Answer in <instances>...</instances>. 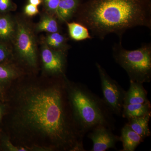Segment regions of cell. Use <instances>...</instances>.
Instances as JSON below:
<instances>
[{
  "label": "cell",
  "mask_w": 151,
  "mask_h": 151,
  "mask_svg": "<svg viewBox=\"0 0 151 151\" xmlns=\"http://www.w3.org/2000/svg\"><path fill=\"white\" fill-rule=\"evenodd\" d=\"M151 8L149 0H90L79 11L78 21L101 39L113 33L122 39L130 28L151 29Z\"/></svg>",
  "instance_id": "obj_2"
},
{
  "label": "cell",
  "mask_w": 151,
  "mask_h": 151,
  "mask_svg": "<svg viewBox=\"0 0 151 151\" xmlns=\"http://www.w3.org/2000/svg\"><path fill=\"white\" fill-rule=\"evenodd\" d=\"M42 41L50 48L55 50L66 52L69 48L67 38L59 32L49 33Z\"/></svg>",
  "instance_id": "obj_18"
},
{
  "label": "cell",
  "mask_w": 151,
  "mask_h": 151,
  "mask_svg": "<svg viewBox=\"0 0 151 151\" xmlns=\"http://www.w3.org/2000/svg\"><path fill=\"white\" fill-rule=\"evenodd\" d=\"M25 73L14 62L0 64V85L6 87Z\"/></svg>",
  "instance_id": "obj_10"
},
{
  "label": "cell",
  "mask_w": 151,
  "mask_h": 151,
  "mask_svg": "<svg viewBox=\"0 0 151 151\" xmlns=\"http://www.w3.org/2000/svg\"><path fill=\"white\" fill-rule=\"evenodd\" d=\"M130 87L126 92L124 97V105L143 104L148 103L147 91L142 83L130 80Z\"/></svg>",
  "instance_id": "obj_9"
},
{
  "label": "cell",
  "mask_w": 151,
  "mask_h": 151,
  "mask_svg": "<svg viewBox=\"0 0 151 151\" xmlns=\"http://www.w3.org/2000/svg\"><path fill=\"white\" fill-rule=\"evenodd\" d=\"M1 130H0V139H1Z\"/></svg>",
  "instance_id": "obj_27"
},
{
  "label": "cell",
  "mask_w": 151,
  "mask_h": 151,
  "mask_svg": "<svg viewBox=\"0 0 151 151\" xmlns=\"http://www.w3.org/2000/svg\"><path fill=\"white\" fill-rule=\"evenodd\" d=\"M150 117L151 114H148L142 117L132 118L128 120L129 122L127 124L144 139L151 135L149 125Z\"/></svg>",
  "instance_id": "obj_15"
},
{
  "label": "cell",
  "mask_w": 151,
  "mask_h": 151,
  "mask_svg": "<svg viewBox=\"0 0 151 151\" xmlns=\"http://www.w3.org/2000/svg\"><path fill=\"white\" fill-rule=\"evenodd\" d=\"M96 66L101 80L103 100L112 113L121 116L126 91L109 76L99 63H96Z\"/></svg>",
  "instance_id": "obj_6"
},
{
  "label": "cell",
  "mask_w": 151,
  "mask_h": 151,
  "mask_svg": "<svg viewBox=\"0 0 151 151\" xmlns=\"http://www.w3.org/2000/svg\"><path fill=\"white\" fill-rule=\"evenodd\" d=\"M113 47L116 62L126 70L130 80L139 83H149L151 79V45L145 43L134 50L123 47L122 39Z\"/></svg>",
  "instance_id": "obj_4"
},
{
  "label": "cell",
  "mask_w": 151,
  "mask_h": 151,
  "mask_svg": "<svg viewBox=\"0 0 151 151\" xmlns=\"http://www.w3.org/2000/svg\"><path fill=\"white\" fill-rule=\"evenodd\" d=\"M29 4L38 6L42 4V0H28Z\"/></svg>",
  "instance_id": "obj_26"
},
{
  "label": "cell",
  "mask_w": 151,
  "mask_h": 151,
  "mask_svg": "<svg viewBox=\"0 0 151 151\" xmlns=\"http://www.w3.org/2000/svg\"><path fill=\"white\" fill-rule=\"evenodd\" d=\"M25 73L6 87L0 130L28 151H84V134L76 122L66 76Z\"/></svg>",
  "instance_id": "obj_1"
},
{
  "label": "cell",
  "mask_w": 151,
  "mask_h": 151,
  "mask_svg": "<svg viewBox=\"0 0 151 151\" xmlns=\"http://www.w3.org/2000/svg\"><path fill=\"white\" fill-rule=\"evenodd\" d=\"M16 53V63L27 73L36 74L39 61L35 35L30 26L24 21H16V31L13 41Z\"/></svg>",
  "instance_id": "obj_5"
},
{
  "label": "cell",
  "mask_w": 151,
  "mask_h": 151,
  "mask_svg": "<svg viewBox=\"0 0 151 151\" xmlns=\"http://www.w3.org/2000/svg\"><path fill=\"white\" fill-rule=\"evenodd\" d=\"M40 60L42 76L57 77L65 75L66 52L50 48L42 41Z\"/></svg>",
  "instance_id": "obj_7"
},
{
  "label": "cell",
  "mask_w": 151,
  "mask_h": 151,
  "mask_svg": "<svg viewBox=\"0 0 151 151\" xmlns=\"http://www.w3.org/2000/svg\"><path fill=\"white\" fill-rule=\"evenodd\" d=\"M65 81L73 117L81 132L85 134L99 126L113 130V113L104 100L83 84L70 81L67 77Z\"/></svg>",
  "instance_id": "obj_3"
},
{
  "label": "cell",
  "mask_w": 151,
  "mask_h": 151,
  "mask_svg": "<svg viewBox=\"0 0 151 151\" xmlns=\"http://www.w3.org/2000/svg\"><path fill=\"white\" fill-rule=\"evenodd\" d=\"M120 137L123 147L121 151H134L144 140L127 124L122 129Z\"/></svg>",
  "instance_id": "obj_12"
},
{
  "label": "cell",
  "mask_w": 151,
  "mask_h": 151,
  "mask_svg": "<svg viewBox=\"0 0 151 151\" xmlns=\"http://www.w3.org/2000/svg\"><path fill=\"white\" fill-rule=\"evenodd\" d=\"M16 9L12 0H0V14L9 13Z\"/></svg>",
  "instance_id": "obj_22"
},
{
  "label": "cell",
  "mask_w": 151,
  "mask_h": 151,
  "mask_svg": "<svg viewBox=\"0 0 151 151\" xmlns=\"http://www.w3.org/2000/svg\"><path fill=\"white\" fill-rule=\"evenodd\" d=\"M16 31V21L9 13L0 14V41L12 42Z\"/></svg>",
  "instance_id": "obj_11"
},
{
  "label": "cell",
  "mask_w": 151,
  "mask_h": 151,
  "mask_svg": "<svg viewBox=\"0 0 151 151\" xmlns=\"http://www.w3.org/2000/svg\"><path fill=\"white\" fill-rule=\"evenodd\" d=\"M151 114L150 103L123 105L122 116L128 120Z\"/></svg>",
  "instance_id": "obj_14"
},
{
  "label": "cell",
  "mask_w": 151,
  "mask_h": 151,
  "mask_svg": "<svg viewBox=\"0 0 151 151\" xmlns=\"http://www.w3.org/2000/svg\"><path fill=\"white\" fill-rule=\"evenodd\" d=\"M56 17L47 13L42 14L40 20L36 25L37 32H47L49 33L59 32L60 27Z\"/></svg>",
  "instance_id": "obj_16"
},
{
  "label": "cell",
  "mask_w": 151,
  "mask_h": 151,
  "mask_svg": "<svg viewBox=\"0 0 151 151\" xmlns=\"http://www.w3.org/2000/svg\"><path fill=\"white\" fill-rule=\"evenodd\" d=\"M42 1L46 12L56 16L60 0H42Z\"/></svg>",
  "instance_id": "obj_21"
},
{
  "label": "cell",
  "mask_w": 151,
  "mask_h": 151,
  "mask_svg": "<svg viewBox=\"0 0 151 151\" xmlns=\"http://www.w3.org/2000/svg\"><path fill=\"white\" fill-rule=\"evenodd\" d=\"M0 139V151H28L23 147L16 146L12 142L8 136L2 131Z\"/></svg>",
  "instance_id": "obj_19"
},
{
  "label": "cell",
  "mask_w": 151,
  "mask_h": 151,
  "mask_svg": "<svg viewBox=\"0 0 151 151\" xmlns=\"http://www.w3.org/2000/svg\"><path fill=\"white\" fill-rule=\"evenodd\" d=\"M9 44L0 41V64L14 62V54Z\"/></svg>",
  "instance_id": "obj_20"
},
{
  "label": "cell",
  "mask_w": 151,
  "mask_h": 151,
  "mask_svg": "<svg viewBox=\"0 0 151 151\" xmlns=\"http://www.w3.org/2000/svg\"><path fill=\"white\" fill-rule=\"evenodd\" d=\"M68 34L70 38L76 41H81L91 39L88 28L80 22H66Z\"/></svg>",
  "instance_id": "obj_17"
},
{
  "label": "cell",
  "mask_w": 151,
  "mask_h": 151,
  "mask_svg": "<svg viewBox=\"0 0 151 151\" xmlns=\"http://www.w3.org/2000/svg\"><path fill=\"white\" fill-rule=\"evenodd\" d=\"M79 0H60L56 17L61 22H66L72 18L78 10Z\"/></svg>",
  "instance_id": "obj_13"
},
{
  "label": "cell",
  "mask_w": 151,
  "mask_h": 151,
  "mask_svg": "<svg viewBox=\"0 0 151 151\" xmlns=\"http://www.w3.org/2000/svg\"><path fill=\"white\" fill-rule=\"evenodd\" d=\"M88 134L93 142L92 151H105L116 148V143L121 141V137L113 134L112 130L103 126L95 127Z\"/></svg>",
  "instance_id": "obj_8"
},
{
  "label": "cell",
  "mask_w": 151,
  "mask_h": 151,
  "mask_svg": "<svg viewBox=\"0 0 151 151\" xmlns=\"http://www.w3.org/2000/svg\"><path fill=\"white\" fill-rule=\"evenodd\" d=\"M6 87L0 85V100L4 101L5 92Z\"/></svg>",
  "instance_id": "obj_25"
},
{
  "label": "cell",
  "mask_w": 151,
  "mask_h": 151,
  "mask_svg": "<svg viewBox=\"0 0 151 151\" xmlns=\"http://www.w3.org/2000/svg\"><path fill=\"white\" fill-rule=\"evenodd\" d=\"M24 11L25 14L29 17L35 16L39 12L37 6L30 4H27L25 6Z\"/></svg>",
  "instance_id": "obj_23"
},
{
  "label": "cell",
  "mask_w": 151,
  "mask_h": 151,
  "mask_svg": "<svg viewBox=\"0 0 151 151\" xmlns=\"http://www.w3.org/2000/svg\"><path fill=\"white\" fill-rule=\"evenodd\" d=\"M5 111L6 105L4 102L0 100V126L1 124L3 117L5 113Z\"/></svg>",
  "instance_id": "obj_24"
}]
</instances>
